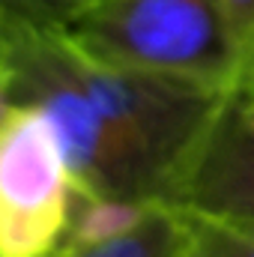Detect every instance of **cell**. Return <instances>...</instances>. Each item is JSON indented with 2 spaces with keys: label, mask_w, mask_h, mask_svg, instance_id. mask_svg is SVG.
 <instances>
[{
  "label": "cell",
  "mask_w": 254,
  "mask_h": 257,
  "mask_svg": "<svg viewBox=\"0 0 254 257\" xmlns=\"http://www.w3.org/2000/svg\"><path fill=\"white\" fill-rule=\"evenodd\" d=\"M9 108H12V99H9V87H6V72H3V66H0V123H3V117L9 114Z\"/></svg>",
  "instance_id": "9"
},
{
  "label": "cell",
  "mask_w": 254,
  "mask_h": 257,
  "mask_svg": "<svg viewBox=\"0 0 254 257\" xmlns=\"http://www.w3.org/2000/svg\"><path fill=\"white\" fill-rule=\"evenodd\" d=\"M230 45L239 66V87L254 75V0H221Z\"/></svg>",
  "instance_id": "8"
},
{
  "label": "cell",
  "mask_w": 254,
  "mask_h": 257,
  "mask_svg": "<svg viewBox=\"0 0 254 257\" xmlns=\"http://www.w3.org/2000/svg\"><path fill=\"white\" fill-rule=\"evenodd\" d=\"M171 203L197 218L254 221V111L239 90L221 99Z\"/></svg>",
  "instance_id": "4"
},
{
  "label": "cell",
  "mask_w": 254,
  "mask_h": 257,
  "mask_svg": "<svg viewBox=\"0 0 254 257\" xmlns=\"http://www.w3.org/2000/svg\"><path fill=\"white\" fill-rule=\"evenodd\" d=\"M191 233V218L174 203H150L144 215L117 236L57 245L45 257H186Z\"/></svg>",
  "instance_id": "5"
},
{
  "label": "cell",
  "mask_w": 254,
  "mask_h": 257,
  "mask_svg": "<svg viewBox=\"0 0 254 257\" xmlns=\"http://www.w3.org/2000/svg\"><path fill=\"white\" fill-rule=\"evenodd\" d=\"M239 93L245 96V102H248V108L254 111V75L248 78V81H245V84H242V87H239Z\"/></svg>",
  "instance_id": "11"
},
{
  "label": "cell",
  "mask_w": 254,
  "mask_h": 257,
  "mask_svg": "<svg viewBox=\"0 0 254 257\" xmlns=\"http://www.w3.org/2000/svg\"><path fill=\"white\" fill-rule=\"evenodd\" d=\"M63 33L105 63L239 90L221 0H93Z\"/></svg>",
  "instance_id": "2"
},
{
  "label": "cell",
  "mask_w": 254,
  "mask_h": 257,
  "mask_svg": "<svg viewBox=\"0 0 254 257\" xmlns=\"http://www.w3.org/2000/svg\"><path fill=\"white\" fill-rule=\"evenodd\" d=\"M93 0H0V18L12 33H60L69 30Z\"/></svg>",
  "instance_id": "6"
},
{
  "label": "cell",
  "mask_w": 254,
  "mask_h": 257,
  "mask_svg": "<svg viewBox=\"0 0 254 257\" xmlns=\"http://www.w3.org/2000/svg\"><path fill=\"white\" fill-rule=\"evenodd\" d=\"M191 218L186 257H254V221Z\"/></svg>",
  "instance_id": "7"
},
{
  "label": "cell",
  "mask_w": 254,
  "mask_h": 257,
  "mask_svg": "<svg viewBox=\"0 0 254 257\" xmlns=\"http://www.w3.org/2000/svg\"><path fill=\"white\" fill-rule=\"evenodd\" d=\"M72 200L75 180L48 114L12 105L0 123V257L51 254Z\"/></svg>",
  "instance_id": "3"
},
{
  "label": "cell",
  "mask_w": 254,
  "mask_h": 257,
  "mask_svg": "<svg viewBox=\"0 0 254 257\" xmlns=\"http://www.w3.org/2000/svg\"><path fill=\"white\" fill-rule=\"evenodd\" d=\"M12 39H15L12 27L0 18V63H3V57H6V51H9V45H12Z\"/></svg>",
  "instance_id": "10"
},
{
  "label": "cell",
  "mask_w": 254,
  "mask_h": 257,
  "mask_svg": "<svg viewBox=\"0 0 254 257\" xmlns=\"http://www.w3.org/2000/svg\"><path fill=\"white\" fill-rule=\"evenodd\" d=\"M12 105L48 114L75 192L171 203L191 153L230 90L105 63L60 33H18L3 57Z\"/></svg>",
  "instance_id": "1"
}]
</instances>
